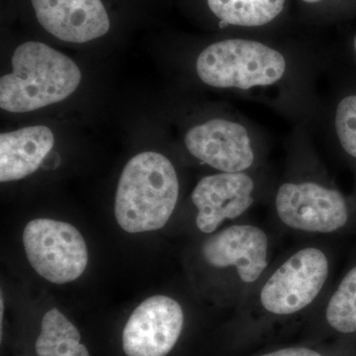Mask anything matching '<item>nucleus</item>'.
I'll return each instance as SVG.
<instances>
[{
	"mask_svg": "<svg viewBox=\"0 0 356 356\" xmlns=\"http://www.w3.org/2000/svg\"><path fill=\"white\" fill-rule=\"evenodd\" d=\"M329 56L300 44L242 35L204 47L194 60V74L204 86L261 103L295 125L313 127L322 97L318 79Z\"/></svg>",
	"mask_w": 356,
	"mask_h": 356,
	"instance_id": "obj_1",
	"label": "nucleus"
},
{
	"mask_svg": "<svg viewBox=\"0 0 356 356\" xmlns=\"http://www.w3.org/2000/svg\"><path fill=\"white\" fill-rule=\"evenodd\" d=\"M269 202L281 228L298 235H339L356 227V198L332 181L307 124H297L290 134L284 170Z\"/></svg>",
	"mask_w": 356,
	"mask_h": 356,
	"instance_id": "obj_2",
	"label": "nucleus"
},
{
	"mask_svg": "<svg viewBox=\"0 0 356 356\" xmlns=\"http://www.w3.org/2000/svg\"><path fill=\"white\" fill-rule=\"evenodd\" d=\"M334 254L322 243H308L281 255L238 307L243 315L294 317L321 304L331 289Z\"/></svg>",
	"mask_w": 356,
	"mask_h": 356,
	"instance_id": "obj_3",
	"label": "nucleus"
},
{
	"mask_svg": "<svg viewBox=\"0 0 356 356\" xmlns=\"http://www.w3.org/2000/svg\"><path fill=\"white\" fill-rule=\"evenodd\" d=\"M273 252L268 232L242 221L206 236L196 254L217 301L240 307L270 268Z\"/></svg>",
	"mask_w": 356,
	"mask_h": 356,
	"instance_id": "obj_4",
	"label": "nucleus"
},
{
	"mask_svg": "<svg viewBox=\"0 0 356 356\" xmlns=\"http://www.w3.org/2000/svg\"><path fill=\"white\" fill-rule=\"evenodd\" d=\"M179 194V178L172 161L156 152H144L131 159L121 173L115 218L127 233L158 231L172 218Z\"/></svg>",
	"mask_w": 356,
	"mask_h": 356,
	"instance_id": "obj_5",
	"label": "nucleus"
},
{
	"mask_svg": "<svg viewBox=\"0 0 356 356\" xmlns=\"http://www.w3.org/2000/svg\"><path fill=\"white\" fill-rule=\"evenodd\" d=\"M13 72L0 79V107L25 113L69 97L81 81L76 63L48 44L26 42L14 51Z\"/></svg>",
	"mask_w": 356,
	"mask_h": 356,
	"instance_id": "obj_6",
	"label": "nucleus"
},
{
	"mask_svg": "<svg viewBox=\"0 0 356 356\" xmlns=\"http://www.w3.org/2000/svg\"><path fill=\"white\" fill-rule=\"evenodd\" d=\"M184 144L192 158L218 172H252L266 166V134L234 110L191 124Z\"/></svg>",
	"mask_w": 356,
	"mask_h": 356,
	"instance_id": "obj_7",
	"label": "nucleus"
},
{
	"mask_svg": "<svg viewBox=\"0 0 356 356\" xmlns=\"http://www.w3.org/2000/svg\"><path fill=\"white\" fill-rule=\"evenodd\" d=\"M277 177L266 166L242 172H218L199 180L191 192L194 226L208 236L226 222L240 221L257 204L270 201Z\"/></svg>",
	"mask_w": 356,
	"mask_h": 356,
	"instance_id": "obj_8",
	"label": "nucleus"
},
{
	"mask_svg": "<svg viewBox=\"0 0 356 356\" xmlns=\"http://www.w3.org/2000/svg\"><path fill=\"white\" fill-rule=\"evenodd\" d=\"M23 245L30 266L55 284L72 282L88 264V250L81 232L69 222L35 219L26 225Z\"/></svg>",
	"mask_w": 356,
	"mask_h": 356,
	"instance_id": "obj_9",
	"label": "nucleus"
},
{
	"mask_svg": "<svg viewBox=\"0 0 356 356\" xmlns=\"http://www.w3.org/2000/svg\"><path fill=\"white\" fill-rule=\"evenodd\" d=\"M184 325V312L177 300L156 295L131 314L122 336L127 356H166L177 344Z\"/></svg>",
	"mask_w": 356,
	"mask_h": 356,
	"instance_id": "obj_10",
	"label": "nucleus"
},
{
	"mask_svg": "<svg viewBox=\"0 0 356 356\" xmlns=\"http://www.w3.org/2000/svg\"><path fill=\"white\" fill-rule=\"evenodd\" d=\"M46 31L70 43L83 44L108 33V13L102 0H31Z\"/></svg>",
	"mask_w": 356,
	"mask_h": 356,
	"instance_id": "obj_11",
	"label": "nucleus"
},
{
	"mask_svg": "<svg viewBox=\"0 0 356 356\" xmlns=\"http://www.w3.org/2000/svg\"><path fill=\"white\" fill-rule=\"evenodd\" d=\"M55 144L46 126H30L0 135V181L23 179L36 172Z\"/></svg>",
	"mask_w": 356,
	"mask_h": 356,
	"instance_id": "obj_12",
	"label": "nucleus"
},
{
	"mask_svg": "<svg viewBox=\"0 0 356 356\" xmlns=\"http://www.w3.org/2000/svg\"><path fill=\"white\" fill-rule=\"evenodd\" d=\"M315 125L323 126L343 159L356 170V83L337 88L322 99Z\"/></svg>",
	"mask_w": 356,
	"mask_h": 356,
	"instance_id": "obj_13",
	"label": "nucleus"
},
{
	"mask_svg": "<svg viewBox=\"0 0 356 356\" xmlns=\"http://www.w3.org/2000/svg\"><path fill=\"white\" fill-rule=\"evenodd\" d=\"M288 0H206L220 29L266 30L284 15Z\"/></svg>",
	"mask_w": 356,
	"mask_h": 356,
	"instance_id": "obj_14",
	"label": "nucleus"
},
{
	"mask_svg": "<svg viewBox=\"0 0 356 356\" xmlns=\"http://www.w3.org/2000/svg\"><path fill=\"white\" fill-rule=\"evenodd\" d=\"M321 304L325 324L332 331L341 336H355L356 254Z\"/></svg>",
	"mask_w": 356,
	"mask_h": 356,
	"instance_id": "obj_15",
	"label": "nucleus"
},
{
	"mask_svg": "<svg viewBox=\"0 0 356 356\" xmlns=\"http://www.w3.org/2000/svg\"><path fill=\"white\" fill-rule=\"evenodd\" d=\"M35 348L38 356H90L76 325L56 308L42 318Z\"/></svg>",
	"mask_w": 356,
	"mask_h": 356,
	"instance_id": "obj_16",
	"label": "nucleus"
},
{
	"mask_svg": "<svg viewBox=\"0 0 356 356\" xmlns=\"http://www.w3.org/2000/svg\"><path fill=\"white\" fill-rule=\"evenodd\" d=\"M259 356H324L313 348L295 346V348H281Z\"/></svg>",
	"mask_w": 356,
	"mask_h": 356,
	"instance_id": "obj_17",
	"label": "nucleus"
},
{
	"mask_svg": "<svg viewBox=\"0 0 356 356\" xmlns=\"http://www.w3.org/2000/svg\"><path fill=\"white\" fill-rule=\"evenodd\" d=\"M299 1L301 2L303 6L314 8V7L324 6V4L327 3L330 0H299Z\"/></svg>",
	"mask_w": 356,
	"mask_h": 356,
	"instance_id": "obj_18",
	"label": "nucleus"
},
{
	"mask_svg": "<svg viewBox=\"0 0 356 356\" xmlns=\"http://www.w3.org/2000/svg\"><path fill=\"white\" fill-rule=\"evenodd\" d=\"M350 57L353 65L356 67V33L351 40Z\"/></svg>",
	"mask_w": 356,
	"mask_h": 356,
	"instance_id": "obj_19",
	"label": "nucleus"
},
{
	"mask_svg": "<svg viewBox=\"0 0 356 356\" xmlns=\"http://www.w3.org/2000/svg\"><path fill=\"white\" fill-rule=\"evenodd\" d=\"M355 198H356V196H355Z\"/></svg>",
	"mask_w": 356,
	"mask_h": 356,
	"instance_id": "obj_20",
	"label": "nucleus"
}]
</instances>
